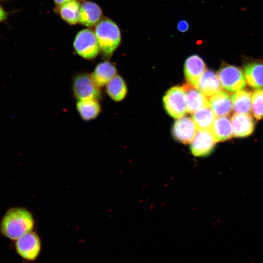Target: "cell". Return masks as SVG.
I'll use <instances>...</instances> for the list:
<instances>
[{
  "label": "cell",
  "instance_id": "obj_1",
  "mask_svg": "<svg viewBox=\"0 0 263 263\" xmlns=\"http://www.w3.org/2000/svg\"><path fill=\"white\" fill-rule=\"evenodd\" d=\"M34 225L32 214L23 208L16 207L4 214L0 224V230L5 237L16 241L32 231Z\"/></svg>",
  "mask_w": 263,
  "mask_h": 263
},
{
  "label": "cell",
  "instance_id": "obj_2",
  "mask_svg": "<svg viewBox=\"0 0 263 263\" xmlns=\"http://www.w3.org/2000/svg\"><path fill=\"white\" fill-rule=\"evenodd\" d=\"M100 52L106 58H110L121 41V33L117 25L104 18L96 25L94 32Z\"/></svg>",
  "mask_w": 263,
  "mask_h": 263
},
{
  "label": "cell",
  "instance_id": "obj_3",
  "mask_svg": "<svg viewBox=\"0 0 263 263\" xmlns=\"http://www.w3.org/2000/svg\"><path fill=\"white\" fill-rule=\"evenodd\" d=\"M73 46L78 55L87 59L94 58L100 52L95 33L91 29L79 31L75 38Z\"/></svg>",
  "mask_w": 263,
  "mask_h": 263
},
{
  "label": "cell",
  "instance_id": "obj_4",
  "mask_svg": "<svg viewBox=\"0 0 263 263\" xmlns=\"http://www.w3.org/2000/svg\"><path fill=\"white\" fill-rule=\"evenodd\" d=\"M221 86L226 91L237 92L243 89L246 80L242 70L236 66L224 63L218 74Z\"/></svg>",
  "mask_w": 263,
  "mask_h": 263
},
{
  "label": "cell",
  "instance_id": "obj_5",
  "mask_svg": "<svg viewBox=\"0 0 263 263\" xmlns=\"http://www.w3.org/2000/svg\"><path fill=\"white\" fill-rule=\"evenodd\" d=\"M73 91L78 101L98 100L101 95L99 87L94 81L92 75L86 73L79 74L75 78Z\"/></svg>",
  "mask_w": 263,
  "mask_h": 263
},
{
  "label": "cell",
  "instance_id": "obj_6",
  "mask_svg": "<svg viewBox=\"0 0 263 263\" xmlns=\"http://www.w3.org/2000/svg\"><path fill=\"white\" fill-rule=\"evenodd\" d=\"M163 104L167 113L171 117L179 118L187 112L185 93L182 87L171 88L163 97Z\"/></svg>",
  "mask_w": 263,
  "mask_h": 263
},
{
  "label": "cell",
  "instance_id": "obj_7",
  "mask_svg": "<svg viewBox=\"0 0 263 263\" xmlns=\"http://www.w3.org/2000/svg\"><path fill=\"white\" fill-rule=\"evenodd\" d=\"M15 245L17 253L27 261L36 260L40 251V239L38 234L32 231L17 240Z\"/></svg>",
  "mask_w": 263,
  "mask_h": 263
},
{
  "label": "cell",
  "instance_id": "obj_8",
  "mask_svg": "<svg viewBox=\"0 0 263 263\" xmlns=\"http://www.w3.org/2000/svg\"><path fill=\"white\" fill-rule=\"evenodd\" d=\"M197 128L192 118L183 116L174 123L172 134L174 138L183 144L192 142L197 133Z\"/></svg>",
  "mask_w": 263,
  "mask_h": 263
},
{
  "label": "cell",
  "instance_id": "obj_9",
  "mask_svg": "<svg viewBox=\"0 0 263 263\" xmlns=\"http://www.w3.org/2000/svg\"><path fill=\"white\" fill-rule=\"evenodd\" d=\"M216 142L210 130L198 131L191 142L190 150L195 156H207L214 149Z\"/></svg>",
  "mask_w": 263,
  "mask_h": 263
},
{
  "label": "cell",
  "instance_id": "obj_10",
  "mask_svg": "<svg viewBox=\"0 0 263 263\" xmlns=\"http://www.w3.org/2000/svg\"><path fill=\"white\" fill-rule=\"evenodd\" d=\"M206 71L202 58L194 55L188 57L184 66L185 76L188 83L198 89L199 81Z\"/></svg>",
  "mask_w": 263,
  "mask_h": 263
},
{
  "label": "cell",
  "instance_id": "obj_11",
  "mask_svg": "<svg viewBox=\"0 0 263 263\" xmlns=\"http://www.w3.org/2000/svg\"><path fill=\"white\" fill-rule=\"evenodd\" d=\"M185 93L187 112L193 113L204 108L209 107L208 100L199 90L188 83L182 86Z\"/></svg>",
  "mask_w": 263,
  "mask_h": 263
},
{
  "label": "cell",
  "instance_id": "obj_12",
  "mask_svg": "<svg viewBox=\"0 0 263 263\" xmlns=\"http://www.w3.org/2000/svg\"><path fill=\"white\" fill-rule=\"evenodd\" d=\"M244 73L247 84L253 88H263V62L250 59L244 64Z\"/></svg>",
  "mask_w": 263,
  "mask_h": 263
},
{
  "label": "cell",
  "instance_id": "obj_13",
  "mask_svg": "<svg viewBox=\"0 0 263 263\" xmlns=\"http://www.w3.org/2000/svg\"><path fill=\"white\" fill-rule=\"evenodd\" d=\"M233 135L236 137L249 136L254 131L255 122L248 114L235 113L231 120Z\"/></svg>",
  "mask_w": 263,
  "mask_h": 263
},
{
  "label": "cell",
  "instance_id": "obj_14",
  "mask_svg": "<svg viewBox=\"0 0 263 263\" xmlns=\"http://www.w3.org/2000/svg\"><path fill=\"white\" fill-rule=\"evenodd\" d=\"M102 16V10L97 4L85 1L81 5L78 22L86 27H92L98 23Z\"/></svg>",
  "mask_w": 263,
  "mask_h": 263
},
{
  "label": "cell",
  "instance_id": "obj_15",
  "mask_svg": "<svg viewBox=\"0 0 263 263\" xmlns=\"http://www.w3.org/2000/svg\"><path fill=\"white\" fill-rule=\"evenodd\" d=\"M209 107L216 116H226L232 111V103L229 94L223 91H220L210 97Z\"/></svg>",
  "mask_w": 263,
  "mask_h": 263
},
{
  "label": "cell",
  "instance_id": "obj_16",
  "mask_svg": "<svg viewBox=\"0 0 263 263\" xmlns=\"http://www.w3.org/2000/svg\"><path fill=\"white\" fill-rule=\"evenodd\" d=\"M221 84L218 76L211 70H206L199 83L198 90L206 96L211 97L221 91Z\"/></svg>",
  "mask_w": 263,
  "mask_h": 263
},
{
  "label": "cell",
  "instance_id": "obj_17",
  "mask_svg": "<svg viewBox=\"0 0 263 263\" xmlns=\"http://www.w3.org/2000/svg\"><path fill=\"white\" fill-rule=\"evenodd\" d=\"M210 131L216 142L228 140L233 135L231 122L226 116L216 118Z\"/></svg>",
  "mask_w": 263,
  "mask_h": 263
},
{
  "label": "cell",
  "instance_id": "obj_18",
  "mask_svg": "<svg viewBox=\"0 0 263 263\" xmlns=\"http://www.w3.org/2000/svg\"><path fill=\"white\" fill-rule=\"evenodd\" d=\"M116 74L115 67L106 61L99 63L96 66L92 76L94 82L100 87L107 85Z\"/></svg>",
  "mask_w": 263,
  "mask_h": 263
},
{
  "label": "cell",
  "instance_id": "obj_19",
  "mask_svg": "<svg viewBox=\"0 0 263 263\" xmlns=\"http://www.w3.org/2000/svg\"><path fill=\"white\" fill-rule=\"evenodd\" d=\"M233 109L236 113L248 114L252 110V94L246 90L237 91L231 96Z\"/></svg>",
  "mask_w": 263,
  "mask_h": 263
},
{
  "label": "cell",
  "instance_id": "obj_20",
  "mask_svg": "<svg viewBox=\"0 0 263 263\" xmlns=\"http://www.w3.org/2000/svg\"><path fill=\"white\" fill-rule=\"evenodd\" d=\"M76 109L81 118L85 121L95 118L101 111L100 104L96 99L78 101Z\"/></svg>",
  "mask_w": 263,
  "mask_h": 263
},
{
  "label": "cell",
  "instance_id": "obj_21",
  "mask_svg": "<svg viewBox=\"0 0 263 263\" xmlns=\"http://www.w3.org/2000/svg\"><path fill=\"white\" fill-rule=\"evenodd\" d=\"M192 114V118L198 131L211 129L216 115L209 107L202 108Z\"/></svg>",
  "mask_w": 263,
  "mask_h": 263
},
{
  "label": "cell",
  "instance_id": "obj_22",
  "mask_svg": "<svg viewBox=\"0 0 263 263\" xmlns=\"http://www.w3.org/2000/svg\"><path fill=\"white\" fill-rule=\"evenodd\" d=\"M106 92L115 101H120L126 96L127 93L126 84L123 79L118 75H115L106 85Z\"/></svg>",
  "mask_w": 263,
  "mask_h": 263
},
{
  "label": "cell",
  "instance_id": "obj_23",
  "mask_svg": "<svg viewBox=\"0 0 263 263\" xmlns=\"http://www.w3.org/2000/svg\"><path fill=\"white\" fill-rule=\"evenodd\" d=\"M81 4L75 0H72L60 7L61 18L68 23L73 25L78 22Z\"/></svg>",
  "mask_w": 263,
  "mask_h": 263
},
{
  "label": "cell",
  "instance_id": "obj_24",
  "mask_svg": "<svg viewBox=\"0 0 263 263\" xmlns=\"http://www.w3.org/2000/svg\"><path fill=\"white\" fill-rule=\"evenodd\" d=\"M252 110L258 120L263 118V88L255 90L252 96Z\"/></svg>",
  "mask_w": 263,
  "mask_h": 263
},
{
  "label": "cell",
  "instance_id": "obj_25",
  "mask_svg": "<svg viewBox=\"0 0 263 263\" xmlns=\"http://www.w3.org/2000/svg\"><path fill=\"white\" fill-rule=\"evenodd\" d=\"M189 23L185 19H181L177 23V30L182 33L187 32L189 29Z\"/></svg>",
  "mask_w": 263,
  "mask_h": 263
},
{
  "label": "cell",
  "instance_id": "obj_26",
  "mask_svg": "<svg viewBox=\"0 0 263 263\" xmlns=\"http://www.w3.org/2000/svg\"><path fill=\"white\" fill-rule=\"evenodd\" d=\"M9 13L6 12L0 4V22L6 20L8 18Z\"/></svg>",
  "mask_w": 263,
  "mask_h": 263
},
{
  "label": "cell",
  "instance_id": "obj_27",
  "mask_svg": "<svg viewBox=\"0 0 263 263\" xmlns=\"http://www.w3.org/2000/svg\"><path fill=\"white\" fill-rule=\"evenodd\" d=\"M55 4L58 7H60L65 3L70 1L72 0H54Z\"/></svg>",
  "mask_w": 263,
  "mask_h": 263
}]
</instances>
